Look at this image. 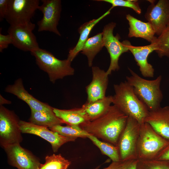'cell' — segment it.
Instances as JSON below:
<instances>
[{
  "label": "cell",
  "instance_id": "1",
  "mask_svg": "<svg viewBox=\"0 0 169 169\" xmlns=\"http://www.w3.org/2000/svg\"><path fill=\"white\" fill-rule=\"evenodd\" d=\"M128 116L115 105L99 118L86 121L79 126L99 139L117 146L119 137L126 125Z\"/></svg>",
  "mask_w": 169,
  "mask_h": 169
},
{
  "label": "cell",
  "instance_id": "2",
  "mask_svg": "<svg viewBox=\"0 0 169 169\" xmlns=\"http://www.w3.org/2000/svg\"><path fill=\"white\" fill-rule=\"evenodd\" d=\"M114 88L113 105L128 117L136 120L140 124L145 122L149 111L135 94L133 87L125 80L114 84Z\"/></svg>",
  "mask_w": 169,
  "mask_h": 169
},
{
  "label": "cell",
  "instance_id": "3",
  "mask_svg": "<svg viewBox=\"0 0 169 169\" xmlns=\"http://www.w3.org/2000/svg\"><path fill=\"white\" fill-rule=\"evenodd\" d=\"M129 69L131 75L126 77V81L133 87L134 92L139 99L149 111L161 107L163 97L160 89L161 76L160 75L155 79L149 80L141 78L130 69Z\"/></svg>",
  "mask_w": 169,
  "mask_h": 169
},
{
  "label": "cell",
  "instance_id": "4",
  "mask_svg": "<svg viewBox=\"0 0 169 169\" xmlns=\"http://www.w3.org/2000/svg\"><path fill=\"white\" fill-rule=\"evenodd\" d=\"M30 53L35 57L39 68L47 73L50 81L53 83L58 79L74 74V69L71 66V62L67 59L60 60L49 51L40 48Z\"/></svg>",
  "mask_w": 169,
  "mask_h": 169
},
{
  "label": "cell",
  "instance_id": "5",
  "mask_svg": "<svg viewBox=\"0 0 169 169\" xmlns=\"http://www.w3.org/2000/svg\"><path fill=\"white\" fill-rule=\"evenodd\" d=\"M169 140L158 134L147 123L141 124L137 146L138 160L155 159Z\"/></svg>",
  "mask_w": 169,
  "mask_h": 169
},
{
  "label": "cell",
  "instance_id": "6",
  "mask_svg": "<svg viewBox=\"0 0 169 169\" xmlns=\"http://www.w3.org/2000/svg\"><path fill=\"white\" fill-rule=\"evenodd\" d=\"M140 128L141 124L136 120L128 117L117 145L121 161L137 159V146Z\"/></svg>",
  "mask_w": 169,
  "mask_h": 169
},
{
  "label": "cell",
  "instance_id": "7",
  "mask_svg": "<svg viewBox=\"0 0 169 169\" xmlns=\"http://www.w3.org/2000/svg\"><path fill=\"white\" fill-rule=\"evenodd\" d=\"M39 2L38 0H8L4 19L10 25L31 22Z\"/></svg>",
  "mask_w": 169,
  "mask_h": 169
},
{
  "label": "cell",
  "instance_id": "8",
  "mask_svg": "<svg viewBox=\"0 0 169 169\" xmlns=\"http://www.w3.org/2000/svg\"><path fill=\"white\" fill-rule=\"evenodd\" d=\"M20 121L14 112L0 105V143L2 147L22 141Z\"/></svg>",
  "mask_w": 169,
  "mask_h": 169
},
{
  "label": "cell",
  "instance_id": "9",
  "mask_svg": "<svg viewBox=\"0 0 169 169\" xmlns=\"http://www.w3.org/2000/svg\"><path fill=\"white\" fill-rule=\"evenodd\" d=\"M116 25L115 23L110 22L104 27L102 32L104 46L107 50L110 59L109 66L106 71L108 75L112 71L120 69L118 63L120 57L122 54L129 51L128 48L120 41V35L117 33L114 35L113 30Z\"/></svg>",
  "mask_w": 169,
  "mask_h": 169
},
{
  "label": "cell",
  "instance_id": "10",
  "mask_svg": "<svg viewBox=\"0 0 169 169\" xmlns=\"http://www.w3.org/2000/svg\"><path fill=\"white\" fill-rule=\"evenodd\" d=\"M35 27L31 22L25 23L10 25L8 33L11 37L12 44L24 51H29L39 48L36 37L33 33Z\"/></svg>",
  "mask_w": 169,
  "mask_h": 169
},
{
  "label": "cell",
  "instance_id": "11",
  "mask_svg": "<svg viewBox=\"0 0 169 169\" xmlns=\"http://www.w3.org/2000/svg\"><path fill=\"white\" fill-rule=\"evenodd\" d=\"M3 148L9 164L18 169H38L42 164L38 158L21 146L20 143L8 145Z\"/></svg>",
  "mask_w": 169,
  "mask_h": 169
},
{
  "label": "cell",
  "instance_id": "12",
  "mask_svg": "<svg viewBox=\"0 0 169 169\" xmlns=\"http://www.w3.org/2000/svg\"><path fill=\"white\" fill-rule=\"evenodd\" d=\"M42 4L38 9L43 14L42 18L37 22L38 31H49L59 36L57 28L61 11L60 0H42Z\"/></svg>",
  "mask_w": 169,
  "mask_h": 169
},
{
  "label": "cell",
  "instance_id": "13",
  "mask_svg": "<svg viewBox=\"0 0 169 169\" xmlns=\"http://www.w3.org/2000/svg\"><path fill=\"white\" fill-rule=\"evenodd\" d=\"M145 18L152 25L158 36L169 25V0L149 1Z\"/></svg>",
  "mask_w": 169,
  "mask_h": 169
},
{
  "label": "cell",
  "instance_id": "14",
  "mask_svg": "<svg viewBox=\"0 0 169 169\" xmlns=\"http://www.w3.org/2000/svg\"><path fill=\"white\" fill-rule=\"evenodd\" d=\"M19 124L22 133L37 135L47 141L51 144L54 152H57L64 144L76 140L64 137L48 128L36 125L30 122L20 120Z\"/></svg>",
  "mask_w": 169,
  "mask_h": 169
},
{
  "label": "cell",
  "instance_id": "15",
  "mask_svg": "<svg viewBox=\"0 0 169 169\" xmlns=\"http://www.w3.org/2000/svg\"><path fill=\"white\" fill-rule=\"evenodd\" d=\"M122 42L133 55L142 75L145 77H153L154 69L148 62L147 58L149 54L157 50L156 40L149 45L140 46L132 45L128 40Z\"/></svg>",
  "mask_w": 169,
  "mask_h": 169
},
{
  "label": "cell",
  "instance_id": "16",
  "mask_svg": "<svg viewBox=\"0 0 169 169\" xmlns=\"http://www.w3.org/2000/svg\"><path fill=\"white\" fill-rule=\"evenodd\" d=\"M92 80L86 87L87 102L94 101L105 97L108 84L106 71L98 66L92 67Z\"/></svg>",
  "mask_w": 169,
  "mask_h": 169
},
{
  "label": "cell",
  "instance_id": "17",
  "mask_svg": "<svg viewBox=\"0 0 169 169\" xmlns=\"http://www.w3.org/2000/svg\"><path fill=\"white\" fill-rule=\"evenodd\" d=\"M25 102L30 109L45 112H53V108L48 104L39 101L30 94L25 89L21 79L16 80L13 84L8 85L5 89Z\"/></svg>",
  "mask_w": 169,
  "mask_h": 169
},
{
  "label": "cell",
  "instance_id": "18",
  "mask_svg": "<svg viewBox=\"0 0 169 169\" xmlns=\"http://www.w3.org/2000/svg\"><path fill=\"white\" fill-rule=\"evenodd\" d=\"M145 122L160 136L169 140V106L149 111Z\"/></svg>",
  "mask_w": 169,
  "mask_h": 169
},
{
  "label": "cell",
  "instance_id": "19",
  "mask_svg": "<svg viewBox=\"0 0 169 169\" xmlns=\"http://www.w3.org/2000/svg\"><path fill=\"white\" fill-rule=\"evenodd\" d=\"M126 18L129 25L128 37L141 38L151 43L156 40L155 32L149 22H143L130 14H127Z\"/></svg>",
  "mask_w": 169,
  "mask_h": 169
},
{
  "label": "cell",
  "instance_id": "20",
  "mask_svg": "<svg viewBox=\"0 0 169 169\" xmlns=\"http://www.w3.org/2000/svg\"><path fill=\"white\" fill-rule=\"evenodd\" d=\"M113 8L111 7L105 13L98 18L94 19L86 22L81 25L78 29L79 38L75 46L69 50L67 59L72 62L81 51L83 46L87 39L90 33L95 25L105 16L109 14L110 10Z\"/></svg>",
  "mask_w": 169,
  "mask_h": 169
},
{
  "label": "cell",
  "instance_id": "21",
  "mask_svg": "<svg viewBox=\"0 0 169 169\" xmlns=\"http://www.w3.org/2000/svg\"><path fill=\"white\" fill-rule=\"evenodd\" d=\"M113 103V96L110 95L90 102H86L82 108L88 121L92 120L100 117L109 109Z\"/></svg>",
  "mask_w": 169,
  "mask_h": 169
},
{
  "label": "cell",
  "instance_id": "22",
  "mask_svg": "<svg viewBox=\"0 0 169 169\" xmlns=\"http://www.w3.org/2000/svg\"><path fill=\"white\" fill-rule=\"evenodd\" d=\"M56 115L68 125H79L88 121L81 107L70 110H62L53 108Z\"/></svg>",
  "mask_w": 169,
  "mask_h": 169
},
{
  "label": "cell",
  "instance_id": "23",
  "mask_svg": "<svg viewBox=\"0 0 169 169\" xmlns=\"http://www.w3.org/2000/svg\"><path fill=\"white\" fill-rule=\"evenodd\" d=\"M31 109L30 122L36 125L50 128L58 125H61L63 121L58 118L54 111L45 112Z\"/></svg>",
  "mask_w": 169,
  "mask_h": 169
},
{
  "label": "cell",
  "instance_id": "24",
  "mask_svg": "<svg viewBox=\"0 0 169 169\" xmlns=\"http://www.w3.org/2000/svg\"><path fill=\"white\" fill-rule=\"evenodd\" d=\"M104 46L102 32L88 38L85 42L81 53L87 57L89 67H92L93 59Z\"/></svg>",
  "mask_w": 169,
  "mask_h": 169
},
{
  "label": "cell",
  "instance_id": "25",
  "mask_svg": "<svg viewBox=\"0 0 169 169\" xmlns=\"http://www.w3.org/2000/svg\"><path fill=\"white\" fill-rule=\"evenodd\" d=\"M49 129L64 137L75 139L78 138H88L91 135L79 125H67L63 126L60 125H56Z\"/></svg>",
  "mask_w": 169,
  "mask_h": 169
},
{
  "label": "cell",
  "instance_id": "26",
  "mask_svg": "<svg viewBox=\"0 0 169 169\" xmlns=\"http://www.w3.org/2000/svg\"><path fill=\"white\" fill-rule=\"evenodd\" d=\"M88 138L100 150L104 155L108 156L112 161H120L118 147L110 143L102 141L92 136H89Z\"/></svg>",
  "mask_w": 169,
  "mask_h": 169
},
{
  "label": "cell",
  "instance_id": "27",
  "mask_svg": "<svg viewBox=\"0 0 169 169\" xmlns=\"http://www.w3.org/2000/svg\"><path fill=\"white\" fill-rule=\"evenodd\" d=\"M45 162L41 164L38 169H68L71 162L65 159L60 154H54L47 156L45 157Z\"/></svg>",
  "mask_w": 169,
  "mask_h": 169
},
{
  "label": "cell",
  "instance_id": "28",
  "mask_svg": "<svg viewBox=\"0 0 169 169\" xmlns=\"http://www.w3.org/2000/svg\"><path fill=\"white\" fill-rule=\"evenodd\" d=\"M156 42L157 49L156 52L159 57L169 58V25L157 37Z\"/></svg>",
  "mask_w": 169,
  "mask_h": 169
},
{
  "label": "cell",
  "instance_id": "29",
  "mask_svg": "<svg viewBox=\"0 0 169 169\" xmlns=\"http://www.w3.org/2000/svg\"><path fill=\"white\" fill-rule=\"evenodd\" d=\"M137 169H169V163L156 159L138 160Z\"/></svg>",
  "mask_w": 169,
  "mask_h": 169
},
{
  "label": "cell",
  "instance_id": "30",
  "mask_svg": "<svg viewBox=\"0 0 169 169\" xmlns=\"http://www.w3.org/2000/svg\"><path fill=\"white\" fill-rule=\"evenodd\" d=\"M111 4L113 8L115 7H122L131 8L137 13L140 14L141 9L138 1L136 0H98Z\"/></svg>",
  "mask_w": 169,
  "mask_h": 169
},
{
  "label": "cell",
  "instance_id": "31",
  "mask_svg": "<svg viewBox=\"0 0 169 169\" xmlns=\"http://www.w3.org/2000/svg\"><path fill=\"white\" fill-rule=\"evenodd\" d=\"M1 29L0 32V52L8 48L9 45L12 44L13 41L10 36L8 34L6 35L3 34L1 33Z\"/></svg>",
  "mask_w": 169,
  "mask_h": 169
},
{
  "label": "cell",
  "instance_id": "32",
  "mask_svg": "<svg viewBox=\"0 0 169 169\" xmlns=\"http://www.w3.org/2000/svg\"><path fill=\"white\" fill-rule=\"evenodd\" d=\"M155 159L164 161L169 163V142L160 151Z\"/></svg>",
  "mask_w": 169,
  "mask_h": 169
},
{
  "label": "cell",
  "instance_id": "33",
  "mask_svg": "<svg viewBox=\"0 0 169 169\" xmlns=\"http://www.w3.org/2000/svg\"><path fill=\"white\" fill-rule=\"evenodd\" d=\"M138 160L134 159L124 161L122 169H137Z\"/></svg>",
  "mask_w": 169,
  "mask_h": 169
},
{
  "label": "cell",
  "instance_id": "34",
  "mask_svg": "<svg viewBox=\"0 0 169 169\" xmlns=\"http://www.w3.org/2000/svg\"><path fill=\"white\" fill-rule=\"evenodd\" d=\"M8 0H0V21H2L5 17L7 10Z\"/></svg>",
  "mask_w": 169,
  "mask_h": 169
},
{
  "label": "cell",
  "instance_id": "35",
  "mask_svg": "<svg viewBox=\"0 0 169 169\" xmlns=\"http://www.w3.org/2000/svg\"><path fill=\"white\" fill-rule=\"evenodd\" d=\"M124 161H120L112 162L107 167L102 169H122Z\"/></svg>",
  "mask_w": 169,
  "mask_h": 169
},
{
  "label": "cell",
  "instance_id": "36",
  "mask_svg": "<svg viewBox=\"0 0 169 169\" xmlns=\"http://www.w3.org/2000/svg\"><path fill=\"white\" fill-rule=\"evenodd\" d=\"M11 103V101L5 99L0 95V105L4 104H9Z\"/></svg>",
  "mask_w": 169,
  "mask_h": 169
},
{
  "label": "cell",
  "instance_id": "37",
  "mask_svg": "<svg viewBox=\"0 0 169 169\" xmlns=\"http://www.w3.org/2000/svg\"><path fill=\"white\" fill-rule=\"evenodd\" d=\"M99 167H100V166H98L97 167H96V168H94L93 169H99Z\"/></svg>",
  "mask_w": 169,
  "mask_h": 169
},
{
  "label": "cell",
  "instance_id": "38",
  "mask_svg": "<svg viewBox=\"0 0 169 169\" xmlns=\"http://www.w3.org/2000/svg\"></svg>",
  "mask_w": 169,
  "mask_h": 169
}]
</instances>
